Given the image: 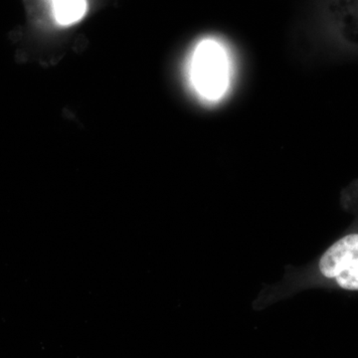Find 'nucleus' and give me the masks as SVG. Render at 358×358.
<instances>
[{"mask_svg":"<svg viewBox=\"0 0 358 358\" xmlns=\"http://www.w3.org/2000/svg\"><path fill=\"white\" fill-rule=\"evenodd\" d=\"M324 288L358 292V212L348 229L315 261L293 267L282 281L266 287L254 301L257 310L305 289Z\"/></svg>","mask_w":358,"mask_h":358,"instance_id":"obj_1","label":"nucleus"},{"mask_svg":"<svg viewBox=\"0 0 358 358\" xmlns=\"http://www.w3.org/2000/svg\"><path fill=\"white\" fill-rule=\"evenodd\" d=\"M190 80L205 100L216 101L225 94L229 86L230 67L222 45L212 39L197 45L190 61Z\"/></svg>","mask_w":358,"mask_h":358,"instance_id":"obj_2","label":"nucleus"},{"mask_svg":"<svg viewBox=\"0 0 358 358\" xmlns=\"http://www.w3.org/2000/svg\"><path fill=\"white\" fill-rule=\"evenodd\" d=\"M54 17L61 25H71L84 17L87 0H51Z\"/></svg>","mask_w":358,"mask_h":358,"instance_id":"obj_3","label":"nucleus"}]
</instances>
